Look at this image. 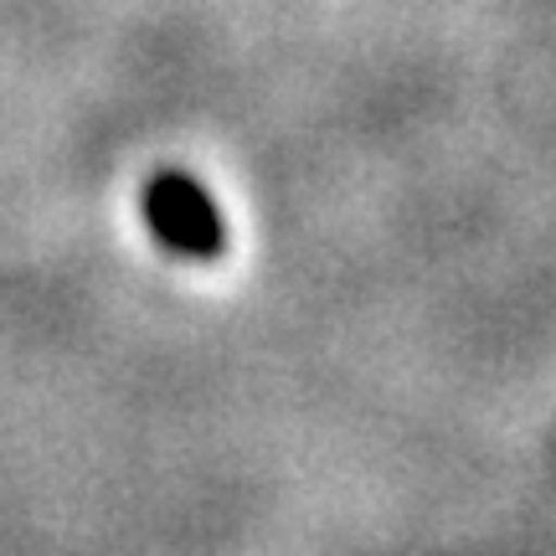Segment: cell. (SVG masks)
Segmentation results:
<instances>
[{
	"label": "cell",
	"instance_id": "6da1fadb",
	"mask_svg": "<svg viewBox=\"0 0 556 556\" xmlns=\"http://www.w3.org/2000/svg\"><path fill=\"white\" fill-rule=\"evenodd\" d=\"M139 212H144V227L150 238L176 253L186 263H217L227 253V217H222L217 197L201 186L191 170H176L165 165L144 180V197H139Z\"/></svg>",
	"mask_w": 556,
	"mask_h": 556
}]
</instances>
